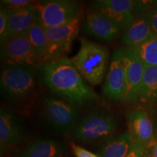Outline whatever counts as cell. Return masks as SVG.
<instances>
[{
	"label": "cell",
	"instance_id": "obj_1",
	"mask_svg": "<svg viewBox=\"0 0 157 157\" xmlns=\"http://www.w3.org/2000/svg\"><path fill=\"white\" fill-rule=\"evenodd\" d=\"M39 69L42 83L62 99L80 106L97 98L70 59L61 58L43 63Z\"/></svg>",
	"mask_w": 157,
	"mask_h": 157
},
{
	"label": "cell",
	"instance_id": "obj_2",
	"mask_svg": "<svg viewBox=\"0 0 157 157\" xmlns=\"http://www.w3.org/2000/svg\"><path fill=\"white\" fill-rule=\"evenodd\" d=\"M80 48L70 59L83 79L92 85H98L103 79L109 61V50L103 45L82 37Z\"/></svg>",
	"mask_w": 157,
	"mask_h": 157
},
{
	"label": "cell",
	"instance_id": "obj_3",
	"mask_svg": "<svg viewBox=\"0 0 157 157\" xmlns=\"http://www.w3.org/2000/svg\"><path fill=\"white\" fill-rule=\"evenodd\" d=\"M1 95L6 101L20 103L32 98L36 89L34 67L5 66L0 76Z\"/></svg>",
	"mask_w": 157,
	"mask_h": 157
},
{
	"label": "cell",
	"instance_id": "obj_4",
	"mask_svg": "<svg viewBox=\"0 0 157 157\" xmlns=\"http://www.w3.org/2000/svg\"><path fill=\"white\" fill-rule=\"evenodd\" d=\"M42 109L47 123L56 132L72 133L78 122L79 105L62 98L45 97Z\"/></svg>",
	"mask_w": 157,
	"mask_h": 157
},
{
	"label": "cell",
	"instance_id": "obj_5",
	"mask_svg": "<svg viewBox=\"0 0 157 157\" xmlns=\"http://www.w3.org/2000/svg\"><path fill=\"white\" fill-rule=\"evenodd\" d=\"M117 128L113 113L105 110L95 111L85 115L72 132L74 140L81 143H92L106 138Z\"/></svg>",
	"mask_w": 157,
	"mask_h": 157
},
{
	"label": "cell",
	"instance_id": "obj_6",
	"mask_svg": "<svg viewBox=\"0 0 157 157\" xmlns=\"http://www.w3.org/2000/svg\"><path fill=\"white\" fill-rule=\"evenodd\" d=\"M37 22L44 29L64 25L81 15V4L70 0L37 2Z\"/></svg>",
	"mask_w": 157,
	"mask_h": 157
},
{
	"label": "cell",
	"instance_id": "obj_7",
	"mask_svg": "<svg viewBox=\"0 0 157 157\" xmlns=\"http://www.w3.org/2000/svg\"><path fill=\"white\" fill-rule=\"evenodd\" d=\"M1 60L6 66L39 67L40 59L29 41L28 33L11 35L1 42Z\"/></svg>",
	"mask_w": 157,
	"mask_h": 157
},
{
	"label": "cell",
	"instance_id": "obj_8",
	"mask_svg": "<svg viewBox=\"0 0 157 157\" xmlns=\"http://www.w3.org/2000/svg\"><path fill=\"white\" fill-rule=\"evenodd\" d=\"M81 23V15L66 24L58 27L44 29L48 42L46 62L64 58L71 50L77 36Z\"/></svg>",
	"mask_w": 157,
	"mask_h": 157
},
{
	"label": "cell",
	"instance_id": "obj_9",
	"mask_svg": "<svg viewBox=\"0 0 157 157\" xmlns=\"http://www.w3.org/2000/svg\"><path fill=\"white\" fill-rule=\"evenodd\" d=\"M117 52L125 68L126 89L124 102L134 103L139 99L146 66L129 49H119Z\"/></svg>",
	"mask_w": 157,
	"mask_h": 157
},
{
	"label": "cell",
	"instance_id": "obj_10",
	"mask_svg": "<svg viewBox=\"0 0 157 157\" xmlns=\"http://www.w3.org/2000/svg\"><path fill=\"white\" fill-rule=\"evenodd\" d=\"M134 1L100 0L95 2L91 11L98 12L122 29H127L135 21Z\"/></svg>",
	"mask_w": 157,
	"mask_h": 157
},
{
	"label": "cell",
	"instance_id": "obj_11",
	"mask_svg": "<svg viewBox=\"0 0 157 157\" xmlns=\"http://www.w3.org/2000/svg\"><path fill=\"white\" fill-rule=\"evenodd\" d=\"M129 132L133 142L149 151L156 143L154 125L145 110L137 109L127 114Z\"/></svg>",
	"mask_w": 157,
	"mask_h": 157
},
{
	"label": "cell",
	"instance_id": "obj_12",
	"mask_svg": "<svg viewBox=\"0 0 157 157\" xmlns=\"http://www.w3.org/2000/svg\"><path fill=\"white\" fill-rule=\"evenodd\" d=\"M125 89V68L117 50H116L111 58L109 72L103 84V94L107 98L114 102H124Z\"/></svg>",
	"mask_w": 157,
	"mask_h": 157
},
{
	"label": "cell",
	"instance_id": "obj_13",
	"mask_svg": "<svg viewBox=\"0 0 157 157\" xmlns=\"http://www.w3.org/2000/svg\"><path fill=\"white\" fill-rule=\"evenodd\" d=\"M82 30L97 40L109 42L117 39L121 29L103 15L91 11L84 18Z\"/></svg>",
	"mask_w": 157,
	"mask_h": 157
},
{
	"label": "cell",
	"instance_id": "obj_14",
	"mask_svg": "<svg viewBox=\"0 0 157 157\" xmlns=\"http://www.w3.org/2000/svg\"><path fill=\"white\" fill-rule=\"evenodd\" d=\"M24 129L21 119L13 110H0V144L2 151L14 146L23 138Z\"/></svg>",
	"mask_w": 157,
	"mask_h": 157
},
{
	"label": "cell",
	"instance_id": "obj_15",
	"mask_svg": "<svg viewBox=\"0 0 157 157\" xmlns=\"http://www.w3.org/2000/svg\"><path fill=\"white\" fill-rule=\"evenodd\" d=\"M35 5L23 8L7 10V36L27 32L37 22V12Z\"/></svg>",
	"mask_w": 157,
	"mask_h": 157
},
{
	"label": "cell",
	"instance_id": "obj_16",
	"mask_svg": "<svg viewBox=\"0 0 157 157\" xmlns=\"http://www.w3.org/2000/svg\"><path fill=\"white\" fill-rule=\"evenodd\" d=\"M66 147L60 141L53 139H39L19 154L20 157H63Z\"/></svg>",
	"mask_w": 157,
	"mask_h": 157
},
{
	"label": "cell",
	"instance_id": "obj_17",
	"mask_svg": "<svg viewBox=\"0 0 157 157\" xmlns=\"http://www.w3.org/2000/svg\"><path fill=\"white\" fill-rule=\"evenodd\" d=\"M154 36L151 29L148 14L135 19L121 37V42L127 49H131Z\"/></svg>",
	"mask_w": 157,
	"mask_h": 157
},
{
	"label": "cell",
	"instance_id": "obj_18",
	"mask_svg": "<svg viewBox=\"0 0 157 157\" xmlns=\"http://www.w3.org/2000/svg\"><path fill=\"white\" fill-rule=\"evenodd\" d=\"M133 139L129 132L107 138L100 147L99 157H126L133 146Z\"/></svg>",
	"mask_w": 157,
	"mask_h": 157
},
{
	"label": "cell",
	"instance_id": "obj_19",
	"mask_svg": "<svg viewBox=\"0 0 157 157\" xmlns=\"http://www.w3.org/2000/svg\"><path fill=\"white\" fill-rule=\"evenodd\" d=\"M138 101L146 103L157 101V66H146Z\"/></svg>",
	"mask_w": 157,
	"mask_h": 157
},
{
	"label": "cell",
	"instance_id": "obj_20",
	"mask_svg": "<svg viewBox=\"0 0 157 157\" xmlns=\"http://www.w3.org/2000/svg\"><path fill=\"white\" fill-rule=\"evenodd\" d=\"M146 66H157V36L129 49Z\"/></svg>",
	"mask_w": 157,
	"mask_h": 157
},
{
	"label": "cell",
	"instance_id": "obj_21",
	"mask_svg": "<svg viewBox=\"0 0 157 157\" xmlns=\"http://www.w3.org/2000/svg\"><path fill=\"white\" fill-rule=\"evenodd\" d=\"M29 41L40 59L41 64L46 62L48 52V42L44 29L36 22L27 31Z\"/></svg>",
	"mask_w": 157,
	"mask_h": 157
},
{
	"label": "cell",
	"instance_id": "obj_22",
	"mask_svg": "<svg viewBox=\"0 0 157 157\" xmlns=\"http://www.w3.org/2000/svg\"><path fill=\"white\" fill-rule=\"evenodd\" d=\"M156 9H157V1H134L133 12L135 19L149 14Z\"/></svg>",
	"mask_w": 157,
	"mask_h": 157
},
{
	"label": "cell",
	"instance_id": "obj_23",
	"mask_svg": "<svg viewBox=\"0 0 157 157\" xmlns=\"http://www.w3.org/2000/svg\"><path fill=\"white\" fill-rule=\"evenodd\" d=\"M37 2L31 0H3L1 1V8L13 10L34 6Z\"/></svg>",
	"mask_w": 157,
	"mask_h": 157
},
{
	"label": "cell",
	"instance_id": "obj_24",
	"mask_svg": "<svg viewBox=\"0 0 157 157\" xmlns=\"http://www.w3.org/2000/svg\"><path fill=\"white\" fill-rule=\"evenodd\" d=\"M8 27V10L7 9L0 10V41L2 42L7 36Z\"/></svg>",
	"mask_w": 157,
	"mask_h": 157
},
{
	"label": "cell",
	"instance_id": "obj_25",
	"mask_svg": "<svg viewBox=\"0 0 157 157\" xmlns=\"http://www.w3.org/2000/svg\"><path fill=\"white\" fill-rule=\"evenodd\" d=\"M126 157H148V151L136 143H133V146Z\"/></svg>",
	"mask_w": 157,
	"mask_h": 157
},
{
	"label": "cell",
	"instance_id": "obj_26",
	"mask_svg": "<svg viewBox=\"0 0 157 157\" xmlns=\"http://www.w3.org/2000/svg\"><path fill=\"white\" fill-rule=\"evenodd\" d=\"M71 148L73 149V151L76 157H99L98 155L93 154V153L86 150L82 147L74 144V143H71Z\"/></svg>",
	"mask_w": 157,
	"mask_h": 157
},
{
	"label": "cell",
	"instance_id": "obj_27",
	"mask_svg": "<svg viewBox=\"0 0 157 157\" xmlns=\"http://www.w3.org/2000/svg\"><path fill=\"white\" fill-rule=\"evenodd\" d=\"M148 17L153 34L157 36V9L148 14Z\"/></svg>",
	"mask_w": 157,
	"mask_h": 157
},
{
	"label": "cell",
	"instance_id": "obj_28",
	"mask_svg": "<svg viewBox=\"0 0 157 157\" xmlns=\"http://www.w3.org/2000/svg\"><path fill=\"white\" fill-rule=\"evenodd\" d=\"M148 157H157V140L154 146L148 151Z\"/></svg>",
	"mask_w": 157,
	"mask_h": 157
},
{
	"label": "cell",
	"instance_id": "obj_29",
	"mask_svg": "<svg viewBox=\"0 0 157 157\" xmlns=\"http://www.w3.org/2000/svg\"><path fill=\"white\" fill-rule=\"evenodd\" d=\"M154 132H155V137H156V140H157V112H156V126L154 128Z\"/></svg>",
	"mask_w": 157,
	"mask_h": 157
}]
</instances>
